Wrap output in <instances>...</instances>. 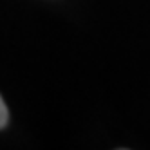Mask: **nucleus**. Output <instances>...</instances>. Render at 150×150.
<instances>
[{"mask_svg": "<svg viewBox=\"0 0 150 150\" xmlns=\"http://www.w3.org/2000/svg\"><path fill=\"white\" fill-rule=\"evenodd\" d=\"M7 120H9V112H7V107L2 100V96H0V128H4L7 125Z\"/></svg>", "mask_w": 150, "mask_h": 150, "instance_id": "1", "label": "nucleus"}]
</instances>
